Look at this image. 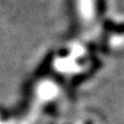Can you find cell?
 I'll return each instance as SVG.
<instances>
[{"label": "cell", "mask_w": 124, "mask_h": 124, "mask_svg": "<svg viewBox=\"0 0 124 124\" xmlns=\"http://www.w3.org/2000/svg\"><path fill=\"white\" fill-rule=\"evenodd\" d=\"M97 8L100 13H103L106 10V3L105 0H97Z\"/></svg>", "instance_id": "cell-1"}]
</instances>
